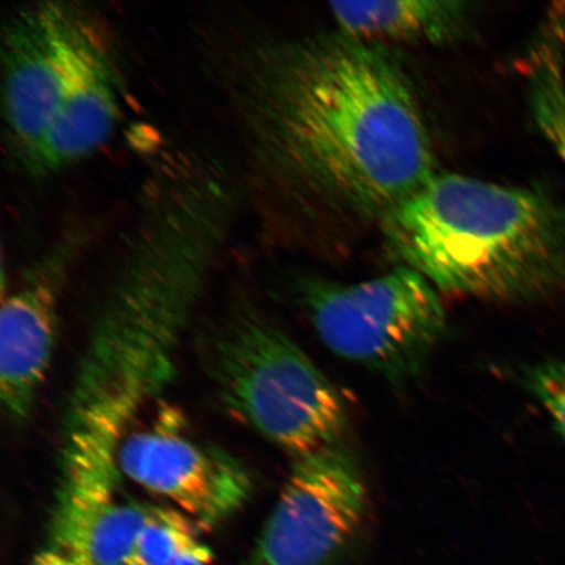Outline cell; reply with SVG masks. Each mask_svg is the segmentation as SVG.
<instances>
[{
    "instance_id": "obj_8",
    "label": "cell",
    "mask_w": 565,
    "mask_h": 565,
    "mask_svg": "<svg viewBox=\"0 0 565 565\" xmlns=\"http://www.w3.org/2000/svg\"><path fill=\"white\" fill-rule=\"evenodd\" d=\"M118 475L171 501L202 530H211L242 510L253 480L225 451L183 435L171 412L143 430H130L119 444Z\"/></svg>"
},
{
    "instance_id": "obj_3",
    "label": "cell",
    "mask_w": 565,
    "mask_h": 565,
    "mask_svg": "<svg viewBox=\"0 0 565 565\" xmlns=\"http://www.w3.org/2000/svg\"><path fill=\"white\" fill-rule=\"evenodd\" d=\"M380 230L399 266L443 291L518 301L565 275V211L539 189L437 172Z\"/></svg>"
},
{
    "instance_id": "obj_14",
    "label": "cell",
    "mask_w": 565,
    "mask_h": 565,
    "mask_svg": "<svg viewBox=\"0 0 565 565\" xmlns=\"http://www.w3.org/2000/svg\"><path fill=\"white\" fill-rule=\"evenodd\" d=\"M200 529L173 508L153 507L134 565H211L212 551L201 541Z\"/></svg>"
},
{
    "instance_id": "obj_4",
    "label": "cell",
    "mask_w": 565,
    "mask_h": 565,
    "mask_svg": "<svg viewBox=\"0 0 565 565\" xmlns=\"http://www.w3.org/2000/svg\"><path fill=\"white\" fill-rule=\"evenodd\" d=\"M204 370L231 414L295 459L341 447L348 407L291 338L250 306L231 309L201 341Z\"/></svg>"
},
{
    "instance_id": "obj_7",
    "label": "cell",
    "mask_w": 565,
    "mask_h": 565,
    "mask_svg": "<svg viewBox=\"0 0 565 565\" xmlns=\"http://www.w3.org/2000/svg\"><path fill=\"white\" fill-rule=\"evenodd\" d=\"M362 472L341 447L295 459L249 565H335L364 526Z\"/></svg>"
},
{
    "instance_id": "obj_1",
    "label": "cell",
    "mask_w": 565,
    "mask_h": 565,
    "mask_svg": "<svg viewBox=\"0 0 565 565\" xmlns=\"http://www.w3.org/2000/svg\"><path fill=\"white\" fill-rule=\"evenodd\" d=\"M222 66L250 181L273 223L380 227L437 173L418 95L383 44L338 31L258 39Z\"/></svg>"
},
{
    "instance_id": "obj_16",
    "label": "cell",
    "mask_w": 565,
    "mask_h": 565,
    "mask_svg": "<svg viewBox=\"0 0 565 565\" xmlns=\"http://www.w3.org/2000/svg\"><path fill=\"white\" fill-rule=\"evenodd\" d=\"M32 565H76V564L68 561L67 557L56 553V551L47 548L44 551V553H42L38 557H35Z\"/></svg>"
},
{
    "instance_id": "obj_12",
    "label": "cell",
    "mask_w": 565,
    "mask_h": 565,
    "mask_svg": "<svg viewBox=\"0 0 565 565\" xmlns=\"http://www.w3.org/2000/svg\"><path fill=\"white\" fill-rule=\"evenodd\" d=\"M152 505L119 498L52 518L49 548L76 565H134Z\"/></svg>"
},
{
    "instance_id": "obj_11",
    "label": "cell",
    "mask_w": 565,
    "mask_h": 565,
    "mask_svg": "<svg viewBox=\"0 0 565 565\" xmlns=\"http://www.w3.org/2000/svg\"><path fill=\"white\" fill-rule=\"evenodd\" d=\"M337 31L369 42L443 45L470 31L475 4L461 0H377L330 3Z\"/></svg>"
},
{
    "instance_id": "obj_9",
    "label": "cell",
    "mask_w": 565,
    "mask_h": 565,
    "mask_svg": "<svg viewBox=\"0 0 565 565\" xmlns=\"http://www.w3.org/2000/svg\"><path fill=\"white\" fill-rule=\"evenodd\" d=\"M119 74L115 47L100 18L88 35L44 136L18 162L21 171L32 177L58 173L103 147L121 117Z\"/></svg>"
},
{
    "instance_id": "obj_13",
    "label": "cell",
    "mask_w": 565,
    "mask_h": 565,
    "mask_svg": "<svg viewBox=\"0 0 565 565\" xmlns=\"http://www.w3.org/2000/svg\"><path fill=\"white\" fill-rule=\"evenodd\" d=\"M565 3H556L530 42L525 75L530 111L536 127L565 162Z\"/></svg>"
},
{
    "instance_id": "obj_6",
    "label": "cell",
    "mask_w": 565,
    "mask_h": 565,
    "mask_svg": "<svg viewBox=\"0 0 565 565\" xmlns=\"http://www.w3.org/2000/svg\"><path fill=\"white\" fill-rule=\"evenodd\" d=\"M98 19L84 4L39 2L4 21L3 116L17 164L44 136Z\"/></svg>"
},
{
    "instance_id": "obj_5",
    "label": "cell",
    "mask_w": 565,
    "mask_h": 565,
    "mask_svg": "<svg viewBox=\"0 0 565 565\" xmlns=\"http://www.w3.org/2000/svg\"><path fill=\"white\" fill-rule=\"evenodd\" d=\"M299 301L329 350L394 383L420 372L447 328L437 288L405 266L358 285L306 279Z\"/></svg>"
},
{
    "instance_id": "obj_10",
    "label": "cell",
    "mask_w": 565,
    "mask_h": 565,
    "mask_svg": "<svg viewBox=\"0 0 565 565\" xmlns=\"http://www.w3.org/2000/svg\"><path fill=\"white\" fill-rule=\"evenodd\" d=\"M77 238L63 239L52 256L3 301L0 313V399L12 422L30 418L51 365L63 275Z\"/></svg>"
},
{
    "instance_id": "obj_2",
    "label": "cell",
    "mask_w": 565,
    "mask_h": 565,
    "mask_svg": "<svg viewBox=\"0 0 565 565\" xmlns=\"http://www.w3.org/2000/svg\"><path fill=\"white\" fill-rule=\"evenodd\" d=\"M242 206L228 169L194 151L162 154L77 365L63 414L60 483L111 491L119 444L175 373L181 338Z\"/></svg>"
},
{
    "instance_id": "obj_15",
    "label": "cell",
    "mask_w": 565,
    "mask_h": 565,
    "mask_svg": "<svg viewBox=\"0 0 565 565\" xmlns=\"http://www.w3.org/2000/svg\"><path fill=\"white\" fill-rule=\"evenodd\" d=\"M522 377L565 440V356L530 366Z\"/></svg>"
}]
</instances>
